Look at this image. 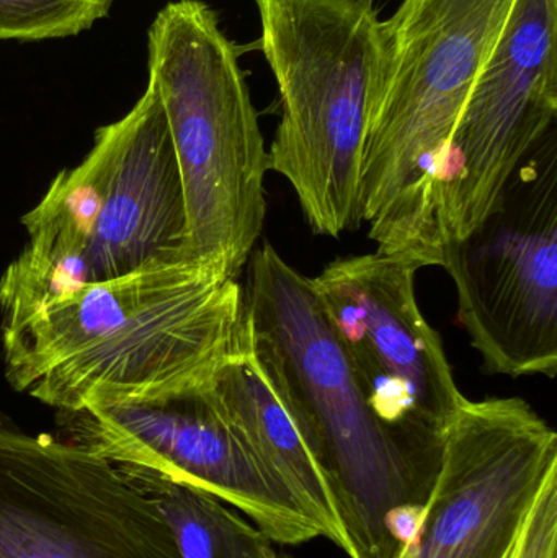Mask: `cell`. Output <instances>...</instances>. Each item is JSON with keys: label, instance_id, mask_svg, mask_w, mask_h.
Listing matches in <instances>:
<instances>
[{"label": "cell", "instance_id": "8992f818", "mask_svg": "<svg viewBox=\"0 0 557 558\" xmlns=\"http://www.w3.org/2000/svg\"><path fill=\"white\" fill-rule=\"evenodd\" d=\"M440 267L487 373L556 376V130L513 173L489 218L441 247Z\"/></svg>", "mask_w": 557, "mask_h": 558}, {"label": "cell", "instance_id": "277c9868", "mask_svg": "<svg viewBox=\"0 0 557 558\" xmlns=\"http://www.w3.org/2000/svg\"><path fill=\"white\" fill-rule=\"evenodd\" d=\"M262 49L283 104L268 167L316 234L362 225L363 144L386 58L373 0H257Z\"/></svg>", "mask_w": 557, "mask_h": 558}, {"label": "cell", "instance_id": "9c48e42d", "mask_svg": "<svg viewBox=\"0 0 557 558\" xmlns=\"http://www.w3.org/2000/svg\"><path fill=\"white\" fill-rule=\"evenodd\" d=\"M211 386L173 399L58 412V425L65 441L113 464L149 469L242 511L271 543L298 546L320 537L232 425Z\"/></svg>", "mask_w": 557, "mask_h": 558}, {"label": "cell", "instance_id": "e0dca14e", "mask_svg": "<svg viewBox=\"0 0 557 558\" xmlns=\"http://www.w3.org/2000/svg\"><path fill=\"white\" fill-rule=\"evenodd\" d=\"M280 558H291V557H287V556H280Z\"/></svg>", "mask_w": 557, "mask_h": 558}, {"label": "cell", "instance_id": "7c38bea8", "mask_svg": "<svg viewBox=\"0 0 557 558\" xmlns=\"http://www.w3.org/2000/svg\"><path fill=\"white\" fill-rule=\"evenodd\" d=\"M556 114L557 0H516L451 137L438 202L441 247L489 218L513 173L555 130Z\"/></svg>", "mask_w": 557, "mask_h": 558}, {"label": "cell", "instance_id": "52a82bcc", "mask_svg": "<svg viewBox=\"0 0 557 558\" xmlns=\"http://www.w3.org/2000/svg\"><path fill=\"white\" fill-rule=\"evenodd\" d=\"M0 558H180L156 501L113 462L0 412Z\"/></svg>", "mask_w": 557, "mask_h": 558}, {"label": "cell", "instance_id": "5b68a950", "mask_svg": "<svg viewBox=\"0 0 557 558\" xmlns=\"http://www.w3.org/2000/svg\"><path fill=\"white\" fill-rule=\"evenodd\" d=\"M149 84L179 162L190 262L238 278L264 229L268 150L238 49L199 0H175L147 32Z\"/></svg>", "mask_w": 557, "mask_h": 558}, {"label": "cell", "instance_id": "8fae6325", "mask_svg": "<svg viewBox=\"0 0 557 558\" xmlns=\"http://www.w3.org/2000/svg\"><path fill=\"white\" fill-rule=\"evenodd\" d=\"M557 481V435L519 397L468 400L445 436L434 492L399 558H510Z\"/></svg>", "mask_w": 557, "mask_h": 558}, {"label": "cell", "instance_id": "9a60e30c", "mask_svg": "<svg viewBox=\"0 0 557 558\" xmlns=\"http://www.w3.org/2000/svg\"><path fill=\"white\" fill-rule=\"evenodd\" d=\"M113 0H0V41L69 38L110 13Z\"/></svg>", "mask_w": 557, "mask_h": 558}, {"label": "cell", "instance_id": "2e32d148", "mask_svg": "<svg viewBox=\"0 0 557 558\" xmlns=\"http://www.w3.org/2000/svg\"><path fill=\"white\" fill-rule=\"evenodd\" d=\"M512 558H557V481L533 505Z\"/></svg>", "mask_w": 557, "mask_h": 558}, {"label": "cell", "instance_id": "5bb4252c", "mask_svg": "<svg viewBox=\"0 0 557 558\" xmlns=\"http://www.w3.org/2000/svg\"><path fill=\"white\" fill-rule=\"evenodd\" d=\"M118 468L156 501L175 537L180 558H280L255 524L242 520L218 498L167 481L149 469Z\"/></svg>", "mask_w": 557, "mask_h": 558}, {"label": "cell", "instance_id": "6da1fadb", "mask_svg": "<svg viewBox=\"0 0 557 558\" xmlns=\"http://www.w3.org/2000/svg\"><path fill=\"white\" fill-rule=\"evenodd\" d=\"M245 317L238 278L198 262L88 282L2 324L10 386L58 412L208 389Z\"/></svg>", "mask_w": 557, "mask_h": 558}, {"label": "cell", "instance_id": "7a4b0ae2", "mask_svg": "<svg viewBox=\"0 0 557 558\" xmlns=\"http://www.w3.org/2000/svg\"><path fill=\"white\" fill-rule=\"evenodd\" d=\"M245 314L329 478L350 558H399L440 474L428 451L386 425L311 279L274 245L252 254Z\"/></svg>", "mask_w": 557, "mask_h": 558}, {"label": "cell", "instance_id": "ac0fdd59", "mask_svg": "<svg viewBox=\"0 0 557 558\" xmlns=\"http://www.w3.org/2000/svg\"><path fill=\"white\" fill-rule=\"evenodd\" d=\"M510 558H512V557H510Z\"/></svg>", "mask_w": 557, "mask_h": 558}, {"label": "cell", "instance_id": "30bf717a", "mask_svg": "<svg viewBox=\"0 0 557 558\" xmlns=\"http://www.w3.org/2000/svg\"><path fill=\"white\" fill-rule=\"evenodd\" d=\"M43 203L87 242L92 282L190 262L179 162L149 82L121 120L98 128L87 157L56 175Z\"/></svg>", "mask_w": 557, "mask_h": 558}, {"label": "cell", "instance_id": "3957f363", "mask_svg": "<svg viewBox=\"0 0 557 558\" xmlns=\"http://www.w3.org/2000/svg\"><path fill=\"white\" fill-rule=\"evenodd\" d=\"M516 0H402L363 144L362 219L376 251L440 267L438 202L471 88Z\"/></svg>", "mask_w": 557, "mask_h": 558}, {"label": "cell", "instance_id": "ba28073f", "mask_svg": "<svg viewBox=\"0 0 557 558\" xmlns=\"http://www.w3.org/2000/svg\"><path fill=\"white\" fill-rule=\"evenodd\" d=\"M419 270L414 262L376 251L340 258L310 279L376 415L441 454L468 399L419 307Z\"/></svg>", "mask_w": 557, "mask_h": 558}, {"label": "cell", "instance_id": "4fadbf2b", "mask_svg": "<svg viewBox=\"0 0 557 558\" xmlns=\"http://www.w3.org/2000/svg\"><path fill=\"white\" fill-rule=\"evenodd\" d=\"M213 392L268 472L293 495L320 537L349 556L350 546L329 478L310 433L270 360L255 341L247 314Z\"/></svg>", "mask_w": 557, "mask_h": 558}]
</instances>
